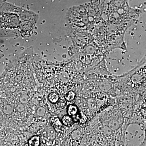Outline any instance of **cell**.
I'll return each instance as SVG.
<instances>
[{
  "label": "cell",
  "instance_id": "6da1fadb",
  "mask_svg": "<svg viewBox=\"0 0 146 146\" xmlns=\"http://www.w3.org/2000/svg\"><path fill=\"white\" fill-rule=\"evenodd\" d=\"M67 113L68 115L71 116L74 119V121H78L80 112L78 107L74 104H70L67 108Z\"/></svg>",
  "mask_w": 146,
  "mask_h": 146
},
{
  "label": "cell",
  "instance_id": "9c48e42d",
  "mask_svg": "<svg viewBox=\"0 0 146 146\" xmlns=\"http://www.w3.org/2000/svg\"><path fill=\"white\" fill-rule=\"evenodd\" d=\"M45 112H46V110H45V108L40 107L39 108L36 110V115L38 116L42 117L45 115Z\"/></svg>",
  "mask_w": 146,
  "mask_h": 146
},
{
  "label": "cell",
  "instance_id": "3957f363",
  "mask_svg": "<svg viewBox=\"0 0 146 146\" xmlns=\"http://www.w3.org/2000/svg\"><path fill=\"white\" fill-rule=\"evenodd\" d=\"M50 123L55 129H59L62 127V123L59 118L56 117H53L50 119Z\"/></svg>",
  "mask_w": 146,
  "mask_h": 146
},
{
  "label": "cell",
  "instance_id": "5b68a950",
  "mask_svg": "<svg viewBox=\"0 0 146 146\" xmlns=\"http://www.w3.org/2000/svg\"><path fill=\"white\" fill-rule=\"evenodd\" d=\"M49 101L52 104H56L59 100V95L56 92H52L48 96Z\"/></svg>",
  "mask_w": 146,
  "mask_h": 146
},
{
  "label": "cell",
  "instance_id": "8fae6325",
  "mask_svg": "<svg viewBox=\"0 0 146 146\" xmlns=\"http://www.w3.org/2000/svg\"><path fill=\"white\" fill-rule=\"evenodd\" d=\"M18 109L19 112H21L23 111L25 109V106H24L23 104H21L18 105Z\"/></svg>",
  "mask_w": 146,
  "mask_h": 146
},
{
  "label": "cell",
  "instance_id": "52a82bcc",
  "mask_svg": "<svg viewBox=\"0 0 146 146\" xmlns=\"http://www.w3.org/2000/svg\"><path fill=\"white\" fill-rule=\"evenodd\" d=\"M57 110L63 109L66 106V103L63 100H59L55 104Z\"/></svg>",
  "mask_w": 146,
  "mask_h": 146
},
{
  "label": "cell",
  "instance_id": "7a4b0ae2",
  "mask_svg": "<svg viewBox=\"0 0 146 146\" xmlns=\"http://www.w3.org/2000/svg\"><path fill=\"white\" fill-rule=\"evenodd\" d=\"M74 122L73 118L68 115H64L61 119L62 124L68 127L72 126Z\"/></svg>",
  "mask_w": 146,
  "mask_h": 146
},
{
  "label": "cell",
  "instance_id": "ba28073f",
  "mask_svg": "<svg viewBox=\"0 0 146 146\" xmlns=\"http://www.w3.org/2000/svg\"><path fill=\"white\" fill-rule=\"evenodd\" d=\"M86 116L82 112H80L79 117V120L80 122L81 123H83L86 121L87 118Z\"/></svg>",
  "mask_w": 146,
  "mask_h": 146
},
{
  "label": "cell",
  "instance_id": "277c9868",
  "mask_svg": "<svg viewBox=\"0 0 146 146\" xmlns=\"http://www.w3.org/2000/svg\"><path fill=\"white\" fill-rule=\"evenodd\" d=\"M40 144V138L38 136H33L28 141L29 146H39Z\"/></svg>",
  "mask_w": 146,
  "mask_h": 146
},
{
  "label": "cell",
  "instance_id": "8992f818",
  "mask_svg": "<svg viewBox=\"0 0 146 146\" xmlns=\"http://www.w3.org/2000/svg\"><path fill=\"white\" fill-rule=\"evenodd\" d=\"M76 94L73 91L68 92L65 96V100L69 102H73L74 101L75 99Z\"/></svg>",
  "mask_w": 146,
  "mask_h": 146
},
{
  "label": "cell",
  "instance_id": "30bf717a",
  "mask_svg": "<svg viewBox=\"0 0 146 146\" xmlns=\"http://www.w3.org/2000/svg\"><path fill=\"white\" fill-rule=\"evenodd\" d=\"M20 101L23 104L27 103L29 101V96L27 95H22L20 98Z\"/></svg>",
  "mask_w": 146,
  "mask_h": 146
}]
</instances>
